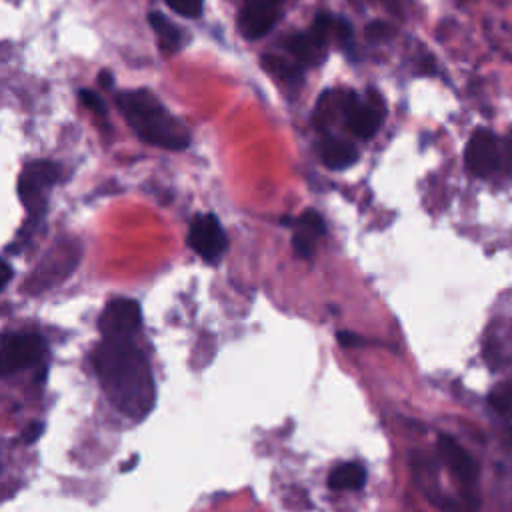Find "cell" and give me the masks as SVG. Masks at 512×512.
<instances>
[{
  "label": "cell",
  "mask_w": 512,
  "mask_h": 512,
  "mask_svg": "<svg viewBox=\"0 0 512 512\" xmlns=\"http://www.w3.org/2000/svg\"><path fill=\"white\" fill-rule=\"evenodd\" d=\"M148 22L158 38V46L166 52V54H172L176 50H180L182 46V36H180V30L160 12H150L148 14Z\"/></svg>",
  "instance_id": "obj_15"
},
{
  "label": "cell",
  "mask_w": 512,
  "mask_h": 512,
  "mask_svg": "<svg viewBox=\"0 0 512 512\" xmlns=\"http://www.w3.org/2000/svg\"><path fill=\"white\" fill-rule=\"evenodd\" d=\"M78 98H80V102H82L88 110H92V112H96V114H100V116L106 114L104 100H102L96 92H92V90H80V92H78Z\"/></svg>",
  "instance_id": "obj_22"
},
{
  "label": "cell",
  "mask_w": 512,
  "mask_h": 512,
  "mask_svg": "<svg viewBox=\"0 0 512 512\" xmlns=\"http://www.w3.org/2000/svg\"><path fill=\"white\" fill-rule=\"evenodd\" d=\"M336 338L342 346H360L364 342L358 334H352V332H338Z\"/></svg>",
  "instance_id": "obj_25"
},
{
  "label": "cell",
  "mask_w": 512,
  "mask_h": 512,
  "mask_svg": "<svg viewBox=\"0 0 512 512\" xmlns=\"http://www.w3.org/2000/svg\"><path fill=\"white\" fill-rule=\"evenodd\" d=\"M334 32H336L338 44L350 54L352 52V26L348 24V20H344V18L334 20Z\"/></svg>",
  "instance_id": "obj_21"
},
{
  "label": "cell",
  "mask_w": 512,
  "mask_h": 512,
  "mask_svg": "<svg viewBox=\"0 0 512 512\" xmlns=\"http://www.w3.org/2000/svg\"><path fill=\"white\" fill-rule=\"evenodd\" d=\"M286 46L290 50V54L296 58L298 64L306 66H318L324 56H326V48L322 44H318L310 32H296L286 40Z\"/></svg>",
  "instance_id": "obj_12"
},
{
  "label": "cell",
  "mask_w": 512,
  "mask_h": 512,
  "mask_svg": "<svg viewBox=\"0 0 512 512\" xmlns=\"http://www.w3.org/2000/svg\"><path fill=\"white\" fill-rule=\"evenodd\" d=\"M394 34V28L388 24V22H380V20H374L366 26V36L370 40H382V38H388Z\"/></svg>",
  "instance_id": "obj_23"
},
{
  "label": "cell",
  "mask_w": 512,
  "mask_h": 512,
  "mask_svg": "<svg viewBox=\"0 0 512 512\" xmlns=\"http://www.w3.org/2000/svg\"><path fill=\"white\" fill-rule=\"evenodd\" d=\"M58 176H60L58 166L50 160H34L24 166L18 178V196L26 206L30 220H38L44 214L46 210L44 192L56 184Z\"/></svg>",
  "instance_id": "obj_3"
},
{
  "label": "cell",
  "mask_w": 512,
  "mask_h": 512,
  "mask_svg": "<svg viewBox=\"0 0 512 512\" xmlns=\"http://www.w3.org/2000/svg\"><path fill=\"white\" fill-rule=\"evenodd\" d=\"M358 160V150L350 140L330 136L322 144V162L330 170H344Z\"/></svg>",
  "instance_id": "obj_13"
},
{
  "label": "cell",
  "mask_w": 512,
  "mask_h": 512,
  "mask_svg": "<svg viewBox=\"0 0 512 512\" xmlns=\"http://www.w3.org/2000/svg\"><path fill=\"white\" fill-rule=\"evenodd\" d=\"M342 112H344V116L348 120V128L356 136L372 138L378 132L380 124H382L384 106H382V98L374 90L366 92V100L364 102L354 92H350L344 98Z\"/></svg>",
  "instance_id": "obj_7"
},
{
  "label": "cell",
  "mask_w": 512,
  "mask_h": 512,
  "mask_svg": "<svg viewBox=\"0 0 512 512\" xmlns=\"http://www.w3.org/2000/svg\"><path fill=\"white\" fill-rule=\"evenodd\" d=\"M294 228V234H292V246H294V252L300 256V258H312L314 256V248H316V234L306 230V228H300V226H292Z\"/></svg>",
  "instance_id": "obj_18"
},
{
  "label": "cell",
  "mask_w": 512,
  "mask_h": 512,
  "mask_svg": "<svg viewBox=\"0 0 512 512\" xmlns=\"http://www.w3.org/2000/svg\"><path fill=\"white\" fill-rule=\"evenodd\" d=\"M284 0H244L238 26L244 38L258 40L266 36L280 18Z\"/></svg>",
  "instance_id": "obj_10"
},
{
  "label": "cell",
  "mask_w": 512,
  "mask_h": 512,
  "mask_svg": "<svg viewBox=\"0 0 512 512\" xmlns=\"http://www.w3.org/2000/svg\"><path fill=\"white\" fill-rule=\"evenodd\" d=\"M176 14L184 18H196L202 14L204 0H164Z\"/></svg>",
  "instance_id": "obj_20"
},
{
  "label": "cell",
  "mask_w": 512,
  "mask_h": 512,
  "mask_svg": "<svg viewBox=\"0 0 512 512\" xmlns=\"http://www.w3.org/2000/svg\"><path fill=\"white\" fill-rule=\"evenodd\" d=\"M282 224H290V226H300V228H306V230H310V232H314L316 236H324L326 234V224H324V218L316 212V210H312V208H308V210H304L296 220H292V218H284L282 220Z\"/></svg>",
  "instance_id": "obj_17"
},
{
  "label": "cell",
  "mask_w": 512,
  "mask_h": 512,
  "mask_svg": "<svg viewBox=\"0 0 512 512\" xmlns=\"http://www.w3.org/2000/svg\"><path fill=\"white\" fill-rule=\"evenodd\" d=\"M42 430H44V424H42V422H32V424H28V426L24 428V432H22V442H24V444L36 442V440L42 436Z\"/></svg>",
  "instance_id": "obj_24"
},
{
  "label": "cell",
  "mask_w": 512,
  "mask_h": 512,
  "mask_svg": "<svg viewBox=\"0 0 512 512\" xmlns=\"http://www.w3.org/2000/svg\"><path fill=\"white\" fill-rule=\"evenodd\" d=\"M490 404L504 416L512 418V378L502 382L498 388L490 394Z\"/></svg>",
  "instance_id": "obj_19"
},
{
  "label": "cell",
  "mask_w": 512,
  "mask_h": 512,
  "mask_svg": "<svg viewBox=\"0 0 512 512\" xmlns=\"http://www.w3.org/2000/svg\"><path fill=\"white\" fill-rule=\"evenodd\" d=\"M98 84H100V88H112V84H114V76H112V72L102 70V72L98 74Z\"/></svg>",
  "instance_id": "obj_26"
},
{
  "label": "cell",
  "mask_w": 512,
  "mask_h": 512,
  "mask_svg": "<svg viewBox=\"0 0 512 512\" xmlns=\"http://www.w3.org/2000/svg\"><path fill=\"white\" fill-rule=\"evenodd\" d=\"M142 326V312L136 300L114 298L110 300L98 320L104 338H132Z\"/></svg>",
  "instance_id": "obj_8"
},
{
  "label": "cell",
  "mask_w": 512,
  "mask_h": 512,
  "mask_svg": "<svg viewBox=\"0 0 512 512\" xmlns=\"http://www.w3.org/2000/svg\"><path fill=\"white\" fill-rule=\"evenodd\" d=\"M262 66L276 78H282L284 82H300L302 80V72H304V66L298 64L296 60H288L284 56H278V54H264L262 56Z\"/></svg>",
  "instance_id": "obj_16"
},
{
  "label": "cell",
  "mask_w": 512,
  "mask_h": 512,
  "mask_svg": "<svg viewBox=\"0 0 512 512\" xmlns=\"http://www.w3.org/2000/svg\"><path fill=\"white\" fill-rule=\"evenodd\" d=\"M10 278H12V268L8 262H2V286H6Z\"/></svg>",
  "instance_id": "obj_27"
},
{
  "label": "cell",
  "mask_w": 512,
  "mask_h": 512,
  "mask_svg": "<svg viewBox=\"0 0 512 512\" xmlns=\"http://www.w3.org/2000/svg\"><path fill=\"white\" fill-rule=\"evenodd\" d=\"M116 104L140 140L166 150H184L190 146L186 126L152 92L144 88L120 92Z\"/></svg>",
  "instance_id": "obj_2"
},
{
  "label": "cell",
  "mask_w": 512,
  "mask_h": 512,
  "mask_svg": "<svg viewBox=\"0 0 512 512\" xmlns=\"http://www.w3.org/2000/svg\"><path fill=\"white\" fill-rule=\"evenodd\" d=\"M504 156H506V160L512 164V132H510V136L506 138V144H504Z\"/></svg>",
  "instance_id": "obj_28"
},
{
  "label": "cell",
  "mask_w": 512,
  "mask_h": 512,
  "mask_svg": "<svg viewBox=\"0 0 512 512\" xmlns=\"http://www.w3.org/2000/svg\"><path fill=\"white\" fill-rule=\"evenodd\" d=\"M438 454L444 460V464L452 470V474L460 480L462 488H464V496L466 500L478 502V496L474 492V484H476V476H478V466L474 462V458L450 436L442 434L438 438Z\"/></svg>",
  "instance_id": "obj_9"
},
{
  "label": "cell",
  "mask_w": 512,
  "mask_h": 512,
  "mask_svg": "<svg viewBox=\"0 0 512 512\" xmlns=\"http://www.w3.org/2000/svg\"><path fill=\"white\" fill-rule=\"evenodd\" d=\"M44 356L46 344L42 336L34 332H8L2 336L0 368L4 376L36 366L44 360Z\"/></svg>",
  "instance_id": "obj_5"
},
{
  "label": "cell",
  "mask_w": 512,
  "mask_h": 512,
  "mask_svg": "<svg viewBox=\"0 0 512 512\" xmlns=\"http://www.w3.org/2000/svg\"><path fill=\"white\" fill-rule=\"evenodd\" d=\"M80 246L74 240H62L50 248V252L40 260L36 270L28 278L30 292H42L62 282L78 264Z\"/></svg>",
  "instance_id": "obj_4"
},
{
  "label": "cell",
  "mask_w": 512,
  "mask_h": 512,
  "mask_svg": "<svg viewBox=\"0 0 512 512\" xmlns=\"http://www.w3.org/2000/svg\"><path fill=\"white\" fill-rule=\"evenodd\" d=\"M366 482V470L356 462H344L336 466L328 476V486L338 492L360 490Z\"/></svg>",
  "instance_id": "obj_14"
},
{
  "label": "cell",
  "mask_w": 512,
  "mask_h": 512,
  "mask_svg": "<svg viewBox=\"0 0 512 512\" xmlns=\"http://www.w3.org/2000/svg\"><path fill=\"white\" fill-rule=\"evenodd\" d=\"M94 370L110 404L130 418L146 416L154 406V378L148 360L132 338H102L94 352Z\"/></svg>",
  "instance_id": "obj_1"
},
{
  "label": "cell",
  "mask_w": 512,
  "mask_h": 512,
  "mask_svg": "<svg viewBox=\"0 0 512 512\" xmlns=\"http://www.w3.org/2000/svg\"><path fill=\"white\" fill-rule=\"evenodd\" d=\"M464 160H466V168L474 176L484 178L494 174L500 164V148H498L496 136L486 128H478L468 140Z\"/></svg>",
  "instance_id": "obj_11"
},
{
  "label": "cell",
  "mask_w": 512,
  "mask_h": 512,
  "mask_svg": "<svg viewBox=\"0 0 512 512\" xmlns=\"http://www.w3.org/2000/svg\"><path fill=\"white\" fill-rule=\"evenodd\" d=\"M188 246L208 264H216L226 252L228 238L214 214H198L188 232Z\"/></svg>",
  "instance_id": "obj_6"
}]
</instances>
